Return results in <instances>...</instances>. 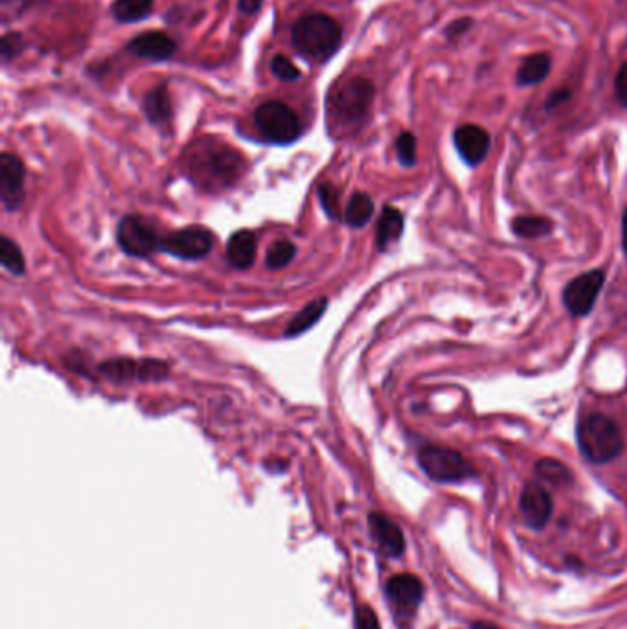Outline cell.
Returning <instances> with one entry per match:
<instances>
[{"instance_id":"30bf717a","label":"cell","mask_w":627,"mask_h":629,"mask_svg":"<svg viewBox=\"0 0 627 629\" xmlns=\"http://www.w3.org/2000/svg\"><path fill=\"white\" fill-rule=\"evenodd\" d=\"M100 372L113 381H160L168 376V366L155 359H114L103 363Z\"/></svg>"},{"instance_id":"8992f818","label":"cell","mask_w":627,"mask_h":629,"mask_svg":"<svg viewBox=\"0 0 627 629\" xmlns=\"http://www.w3.org/2000/svg\"><path fill=\"white\" fill-rule=\"evenodd\" d=\"M254 126L263 138L274 144H291L302 135V124L297 113L284 102L271 100L254 111Z\"/></svg>"},{"instance_id":"9c48e42d","label":"cell","mask_w":627,"mask_h":629,"mask_svg":"<svg viewBox=\"0 0 627 629\" xmlns=\"http://www.w3.org/2000/svg\"><path fill=\"white\" fill-rule=\"evenodd\" d=\"M214 247L212 232L199 227L177 230L162 238V251L181 260H201Z\"/></svg>"},{"instance_id":"ffe728a7","label":"cell","mask_w":627,"mask_h":629,"mask_svg":"<svg viewBox=\"0 0 627 629\" xmlns=\"http://www.w3.org/2000/svg\"><path fill=\"white\" fill-rule=\"evenodd\" d=\"M512 232L521 240L547 238L554 230V221L545 216H517L512 219Z\"/></svg>"},{"instance_id":"f546056e","label":"cell","mask_w":627,"mask_h":629,"mask_svg":"<svg viewBox=\"0 0 627 629\" xmlns=\"http://www.w3.org/2000/svg\"><path fill=\"white\" fill-rule=\"evenodd\" d=\"M271 70H273L274 76H276L278 80H300V70L295 67V63H293L291 59H287L285 56H274L273 63H271Z\"/></svg>"},{"instance_id":"4fadbf2b","label":"cell","mask_w":627,"mask_h":629,"mask_svg":"<svg viewBox=\"0 0 627 629\" xmlns=\"http://www.w3.org/2000/svg\"><path fill=\"white\" fill-rule=\"evenodd\" d=\"M519 510L528 527L536 528V530L547 527L554 512L552 495L543 484L528 482L519 499Z\"/></svg>"},{"instance_id":"4316f807","label":"cell","mask_w":627,"mask_h":629,"mask_svg":"<svg viewBox=\"0 0 627 629\" xmlns=\"http://www.w3.org/2000/svg\"><path fill=\"white\" fill-rule=\"evenodd\" d=\"M297 254V247L289 240H276L267 251L265 264L269 269H282L285 265L291 264Z\"/></svg>"},{"instance_id":"e575fe53","label":"cell","mask_w":627,"mask_h":629,"mask_svg":"<svg viewBox=\"0 0 627 629\" xmlns=\"http://www.w3.org/2000/svg\"><path fill=\"white\" fill-rule=\"evenodd\" d=\"M265 0H240V12L243 13H256L263 6Z\"/></svg>"},{"instance_id":"f1b7e54d","label":"cell","mask_w":627,"mask_h":629,"mask_svg":"<svg viewBox=\"0 0 627 629\" xmlns=\"http://www.w3.org/2000/svg\"><path fill=\"white\" fill-rule=\"evenodd\" d=\"M319 199L320 205L324 208V212L330 216V218L337 219L341 214V206H339V192L335 186H331L330 183L320 184L319 186Z\"/></svg>"},{"instance_id":"1f68e13d","label":"cell","mask_w":627,"mask_h":629,"mask_svg":"<svg viewBox=\"0 0 627 629\" xmlns=\"http://www.w3.org/2000/svg\"><path fill=\"white\" fill-rule=\"evenodd\" d=\"M355 626H357V629H381L376 611L368 606L357 607V611H355Z\"/></svg>"},{"instance_id":"603a6c76","label":"cell","mask_w":627,"mask_h":629,"mask_svg":"<svg viewBox=\"0 0 627 629\" xmlns=\"http://www.w3.org/2000/svg\"><path fill=\"white\" fill-rule=\"evenodd\" d=\"M374 212H376L374 199H372L370 195L365 194V192H355V194L350 197L348 205H346L344 219H346V223H348L350 227L363 229L366 223L374 216Z\"/></svg>"},{"instance_id":"6da1fadb","label":"cell","mask_w":627,"mask_h":629,"mask_svg":"<svg viewBox=\"0 0 627 629\" xmlns=\"http://www.w3.org/2000/svg\"><path fill=\"white\" fill-rule=\"evenodd\" d=\"M374 96L372 81L361 76L335 81L326 98V124L331 137H350L365 126Z\"/></svg>"},{"instance_id":"d590c367","label":"cell","mask_w":627,"mask_h":629,"mask_svg":"<svg viewBox=\"0 0 627 629\" xmlns=\"http://www.w3.org/2000/svg\"><path fill=\"white\" fill-rule=\"evenodd\" d=\"M622 249L627 256V208L622 214Z\"/></svg>"},{"instance_id":"836d02e7","label":"cell","mask_w":627,"mask_h":629,"mask_svg":"<svg viewBox=\"0 0 627 629\" xmlns=\"http://www.w3.org/2000/svg\"><path fill=\"white\" fill-rule=\"evenodd\" d=\"M469 24H471L469 19H460V21H456V23L449 24V26H447V34L451 35V37H456L458 34H464V32L468 30Z\"/></svg>"},{"instance_id":"7c38bea8","label":"cell","mask_w":627,"mask_h":629,"mask_svg":"<svg viewBox=\"0 0 627 629\" xmlns=\"http://www.w3.org/2000/svg\"><path fill=\"white\" fill-rule=\"evenodd\" d=\"M453 144L460 155V159L468 164L469 168H477L486 161L491 148L490 133L484 127L475 124L458 126L453 133Z\"/></svg>"},{"instance_id":"9a60e30c","label":"cell","mask_w":627,"mask_h":629,"mask_svg":"<svg viewBox=\"0 0 627 629\" xmlns=\"http://www.w3.org/2000/svg\"><path fill=\"white\" fill-rule=\"evenodd\" d=\"M368 527L381 554L387 558H399L405 552V536L390 517L374 512L368 517Z\"/></svg>"},{"instance_id":"3957f363","label":"cell","mask_w":627,"mask_h":629,"mask_svg":"<svg viewBox=\"0 0 627 629\" xmlns=\"http://www.w3.org/2000/svg\"><path fill=\"white\" fill-rule=\"evenodd\" d=\"M576 444L589 464L605 466L624 453L620 425L604 412H591L576 425Z\"/></svg>"},{"instance_id":"44dd1931","label":"cell","mask_w":627,"mask_h":629,"mask_svg":"<svg viewBox=\"0 0 627 629\" xmlns=\"http://www.w3.org/2000/svg\"><path fill=\"white\" fill-rule=\"evenodd\" d=\"M326 309H328V300L326 298L313 300L302 311H298L295 319L289 322V326L285 330V337H297L300 333L308 332L309 328H313L322 319Z\"/></svg>"},{"instance_id":"277c9868","label":"cell","mask_w":627,"mask_h":629,"mask_svg":"<svg viewBox=\"0 0 627 629\" xmlns=\"http://www.w3.org/2000/svg\"><path fill=\"white\" fill-rule=\"evenodd\" d=\"M291 43L300 56L326 63L341 48V26L326 13H308L293 26Z\"/></svg>"},{"instance_id":"7402d4cb","label":"cell","mask_w":627,"mask_h":629,"mask_svg":"<svg viewBox=\"0 0 627 629\" xmlns=\"http://www.w3.org/2000/svg\"><path fill=\"white\" fill-rule=\"evenodd\" d=\"M536 475L539 481L547 482L556 488H565L574 482V473L569 466H565L556 458H541L537 460Z\"/></svg>"},{"instance_id":"ba28073f","label":"cell","mask_w":627,"mask_h":629,"mask_svg":"<svg viewBox=\"0 0 627 629\" xmlns=\"http://www.w3.org/2000/svg\"><path fill=\"white\" fill-rule=\"evenodd\" d=\"M116 240L122 251L135 258H148L153 252L162 249V240L157 230L146 219L138 216H126L120 221Z\"/></svg>"},{"instance_id":"4dcf8cb0","label":"cell","mask_w":627,"mask_h":629,"mask_svg":"<svg viewBox=\"0 0 627 629\" xmlns=\"http://www.w3.org/2000/svg\"><path fill=\"white\" fill-rule=\"evenodd\" d=\"M0 43H2V61L4 63L17 58L24 50L23 35L17 34V32H10V34L4 35Z\"/></svg>"},{"instance_id":"484cf974","label":"cell","mask_w":627,"mask_h":629,"mask_svg":"<svg viewBox=\"0 0 627 629\" xmlns=\"http://www.w3.org/2000/svg\"><path fill=\"white\" fill-rule=\"evenodd\" d=\"M0 264L12 275H23L24 269H26L21 247L15 241L10 240L8 236H2V240H0Z\"/></svg>"},{"instance_id":"8fae6325","label":"cell","mask_w":627,"mask_h":629,"mask_svg":"<svg viewBox=\"0 0 627 629\" xmlns=\"http://www.w3.org/2000/svg\"><path fill=\"white\" fill-rule=\"evenodd\" d=\"M24 164L13 153H2L0 157V197L8 212L19 210L24 201Z\"/></svg>"},{"instance_id":"d6a6232c","label":"cell","mask_w":627,"mask_h":629,"mask_svg":"<svg viewBox=\"0 0 627 629\" xmlns=\"http://www.w3.org/2000/svg\"><path fill=\"white\" fill-rule=\"evenodd\" d=\"M615 91L618 102L622 103L627 109V63L622 65L618 74H616Z\"/></svg>"},{"instance_id":"83f0119b","label":"cell","mask_w":627,"mask_h":629,"mask_svg":"<svg viewBox=\"0 0 627 629\" xmlns=\"http://www.w3.org/2000/svg\"><path fill=\"white\" fill-rule=\"evenodd\" d=\"M396 151H398V159L401 162V166H405V168H412V166H416V162H418V142H416V137L409 133V131H405V133H401L399 135L398 140H396Z\"/></svg>"},{"instance_id":"d6986e66","label":"cell","mask_w":627,"mask_h":629,"mask_svg":"<svg viewBox=\"0 0 627 629\" xmlns=\"http://www.w3.org/2000/svg\"><path fill=\"white\" fill-rule=\"evenodd\" d=\"M142 109L146 113V118L153 126L168 127L173 118V107H171L170 92L166 85H159L153 91H149L142 102Z\"/></svg>"},{"instance_id":"e0dca14e","label":"cell","mask_w":627,"mask_h":629,"mask_svg":"<svg viewBox=\"0 0 627 629\" xmlns=\"http://www.w3.org/2000/svg\"><path fill=\"white\" fill-rule=\"evenodd\" d=\"M258 252V240L251 230H238L227 243V258L236 269H249L254 265Z\"/></svg>"},{"instance_id":"52a82bcc","label":"cell","mask_w":627,"mask_h":629,"mask_svg":"<svg viewBox=\"0 0 627 629\" xmlns=\"http://www.w3.org/2000/svg\"><path fill=\"white\" fill-rule=\"evenodd\" d=\"M605 284L604 269H591L572 278L563 289V306L572 317H587L593 311Z\"/></svg>"},{"instance_id":"2e32d148","label":"cell","mask_w":627,"mask_h":629,"mask_svg":"<svg viewBox=\"0 0 627 629\" xmlns=\"http://www.w3.org/2000/svg\"><path fill=\"white\" fill-rule=\"evenodd\" d=\"M127 48L138 58L164 61L175 54L177 43L173 41V37L164 32H146L131 39Z\"/></svg>"},{"instance_id":"cb8c5ba5","label":"cell","mask_w":627,"mask_h":629,"mask_svg":"<svg viewBox=\"0 0 627 629\" xmlns=\"http://www.w3.org/2000/svg\"><path fill=\"white\" fill-rule=\"evenodd\" d=\"M550 58L547 54H532L521 63L517 70V83L523 87L537 85L545 80L550 72Z\"/></svg>"},{"instance_id":"7a4b0ae2","label":"cell","mask_w":627,"mask_h":629,"mask_svg":"<svg viewBox=\"0 0 627 629\" xmlns=\"http://www.w3.org/2000/svg\"><path fill=\"white\" fill-rule=\"evenodd\" d=\"M245 159L236 149L212 138L195 142L186 153V172L206 190H225L240 181Z\"/></svg>"},{"instance_id":"5b68a950","label":"cell","mask_w":627,"mask_h":629,"mask_svg":"<svg viewBox=\"0 0 627 629\" xmlns=\"http://www.w3.org/2000/svg\"><path fill=\"white\" fill-rule=\"evenodd\" d=\"M416 458L423 473L438 484H462L477 477V469L468 458L451 447L423 446Z\"/></svg>"},{"instance_id":"d4e9b609","label":"cell","mask_w":627,"mask_h":629,"mask_svg":"<svg viewBox=\"0 0 627 629\" xmlns=\"http://www.w3.org/2000/svg\"><path fill=\"white\" fill-rule=\"evenodd\" d=\"M153 4L155 0H114L111 12L118 23H137L151 15Z\"/></svg>"},{"instance_id":"5bb4252c","label":"cell","mask_w":627,"mask_h":629,"mask_svg":"<svg viewBox=\"0 0 627 629\" xmlns=\"http://www.w3.org/2000/svg\"><path fill=\"white\" fill-rule=\"evenodd\" d=\"M387 598L399 617H412L423 600V584L414 574H398L387 584Z\"/></svg>"},{"instance_id":"ac0fdd59","label":"cell","mask_w":627,"mask_h":629,"mask_svg":"<svg viewBox=\"0 0 627 629\" xmlns=\"http://www.w3.org/2000/svg\"><path fill=\"white\" fill-rule=\"evenodd\" d=\"M405 218L394 206H385L381 216L377 219L376 243L379 251H387L403 236Z\"/></svg>"}]
</instances>
